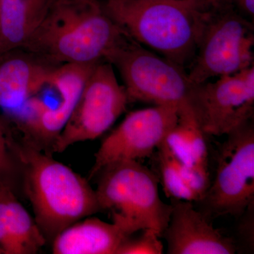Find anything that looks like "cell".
<instances>
[{"label":"cell","instance_id":"6da1fadb","mask_svg":"<svg viewBox=\"0 0 254 254\" xmlns=\"http://www.w3.org/2000/svg\"><path fill=\"white\" fill-rule=\"evenodd\" d=\"M9 145L23 174L35 220L46 240L101 211L96 192L86 179L26 140L18 142L12 133Z\"/></svg>","mask_w":254,"mask_h":254},{"label":"cell","instance_id":"7a4b0ae2","mask_svg":"<svg viewBox=\"0 0 254 254\" xmlns=\"http://www.w3.org/2000/svg\"><path fill=\"white\" fill-rule=\"evenodd\" d=\"M126 36L100 0H55L21 48L57 65L94 63Z\"/></svg>","mask_w":254,"mask_h":254},{"label":"cell","instance_id":"3957f363","mask_svg":"<svg viewBox=\"0 0 254 254\" xmlns=\"http://www.w3.org/2000/svg\"><path fill=\"white\" fill-rule=\"evenodd\" d=\"M210 1L100 0V2L127 36L187 71L194 57L205 6Z\"/></svg>","mask_w":254,"mask_h":254},{"label":"cell","instance_id":"277c9868","mask_svg":"<svg viewBox=\"0 0 254 254\" xmlns=\"http://www.w3.org/2000/svg\"><path fill=\"white\" fill-rule=\"evenodd\" d=\"M254 21L226 0H212L203 12L187 76L198 84L240 72L254 65Z\"/></svg>","mask_w":254,"mask_h":254},{"label":"cell","instance_id":"5b68a950","mask_svg":"<svg viewBox=\"0 0 254 254\" xmlns=\"http://www.w3.org/2000/svg\"><path fill=\"white\" fill-rule=\"evenodd\" d=\"M105 61L121 75L129 101L173 107L182 116L196 115L187 71L127 35Z\"/></svg>","mask_w":254,"mask_h":254},{"label":"cell","instance_id":"8992f818","mask_svg":"<svg viewBox=\"0 0 254 254\" xmlns=\"http://www.w3.org/2000/svg\"><path fill=\"white\" fill-rule=\"evenodd\" d=\"M95 190L102 210H110L113 220L133 233L144 229L163 236L168 226L172 204L159 194V177L139 161L112 164L103 168Z\"/></svg>","mask_w":254,"mask_h":254},{"label":"cell","instance_id":"52a82bcc","mask_svg":"<svg viewBox=\"0 0 254 254\" xmlns=\"http://www.w3.org/2000/svg\"><path fill=\"white\" fill-rule=\"evenodd\" d=\"M201 203L209 215L240 216L254 205L253 120L227 135L216 170Z\"/></svg>","mask_w":254,"mask_h":254},{"label":"cell","instance_id":"ba28073f","mask_svg":"<svg viewBox=\"0 0 254 254\" xmlns=\"http://www.w3.org/2000/svg\"><path fill=\"white\" fill-rule=\"evenodd\" d=\"M128 102L114 66L102 60L87 80L71 117L52 145V152L63 153L75 143L102 136L126 110Z\"/></svg>","mask_w":254,"mask_h":254},{"label":"cell","instance_id":"9c48e42d","mask_svg":"<svg viewBox=\"0 0 254 254\" xmlns=\"http://www.w3.org/2000/svg\"><path fill=\"white\" fill-rule=\"evenodd\" d=\"M178 120V110L164 105L128 113L102 142L88 179L112 164L149 158L165 141Z\"/></svg>","mask_w":254,"mask_h":254},{"label":"cell","instance_id":"30bf717a","mask_svg":"<svg viewBox=\"0 0 254 254\" xmlns=\"http://www.w3.org/2000/svg\"><path fill=\"white\" fill-rule=\"evenodd\" d=\"M193 105L202 129L210 136H227L253 120L254 64L215 81L193 84Z\"/></svg>","mask_w":254,"mask_h":254},{"label":"cell","instance_id":"8fae6325","mask_svg":"<svg viewBox=\"0 0 254 254\" xmlns=\"http://www.w3.org/2000/svg\"><path fill=\"white\" fill-rule=\"evenodd\" d=\"M68 63L60 65L52 75L49 85L60 93L59 104H47L23 139L44 150L52 145L71 117L80 95L97 64Z\"/></svg>","mask_w":254,"mask_h":254},{"label":"cell","instance_id":"7c38bea8","mask_svg":"<svg viewBox=\"0 0 254 254\" xmlns=\"http://www.w3.org/2000/svg\"><path fill=\"white\" fill-rule=\"evenodd\" d=\"M172 212L163 236L169 254H232L233 241L222 235L195 210L192 202L173 200Z\"/></svg>","mask_w":254,"mask_h":254},{"label":"cell","instance_id":"4fadbf2b","mask_svg":"<svg viewBox=\"0 0 254 254\" xmlns=\"http://www.w3.org/2000/svg\"><path fill=\"white\" fill-rule=\"evenodd\" d=\"M60 65L23 48L0 55V109L9 116L34 97Z\"/></svg>","mask_w":254,"mask_h":254},{"label":"cell","instance_id":"5bb4252c","mask_svg":"<svg viewBox=\"0 0 254 254\" xmlns=\"http://www.w3.org/2000/svg\"><path fill=\"white\" fill-rule=\"evenodd\" d=\"M133 234L116 220L108 223L98 218L81 219L53 239L52 251L54 254H116Z\"/></svg>","mask_w":254,"mask_h":254},{"label":"cell","instance_id":"9a60e30c","mask_svg":"<svg viewBox=\"0 0 254 254\" xmlns=\"http://www.w3.org/2000/svg\"><path fill=\"white\" fill-rule=\"evenodd\" d=\"M46 238L13 188L0 184V250L3 254H36Z\"/></svg>","mask_w":254,"mask_h":254},{"label":"cell","instance_id":"2e32d148","mask_svg":"<svg viewBox=\"0 0 254 254\" xmlns=\"http://www.w3.org/2000/svg\"><path fill=\"white\" fill-rule=\"evenodd\" d=\"M55 0H0V55L21 48Z\"/></svg>","mask_w":254,"mask_h":254},{"label":"cell","instance_id":"e0dca14e","mask_svg":"<svg viewBox=\"0 0 254 254\" xmlns=\"http://www.w3.org/2000/svg\"><path fill=\"white\" fill-rule=\"evenodd\" d=\"M160 182L167 196L173 200L200 202L208 190L210 180L187 168L175 156L165 142L156 150Z\"/></svg>","mask_w":254,"mask_h":254},{"label":"cell","instance_id":"ac0fdd59","mask_svg":"<svg viewBox=\"0 0 254 254\" xmlns=\"http://www.w3.org/2000/svg\"><path fill=\"white\" fill-rule=\"evenodd\" d=\"M206 136L196 116L179 115L178 123L165 142L179 161L210 180Z\"/></svg>","mask_w":254,"mask_h":254},{"label":"cell","instance_id":"d6986e66","mask_svg":"<svg viewBox=\"0 0 254 254\" xmlns=\"http://www.w3.org/2000/svg\"><path fill=\"white\" fill-rule=\"evenodd\" d=\"M138 236L128 237L122 244L116 254H162L163 242L160 235L154 230L144 229Z\"/></svg>","mask_w":254,"mask_h":254},{"label":"cell","instance_id":"ffe728a7","mask_svg":"<svg viewBox=\"0 0 254 254\" xmlns=\"http://www.w3.org/2000/svg\"><path fill=\"white\" fill-rule=\"evenodd\" d=\"M11 131L6 122L0 118V184L9 185L13 188L18 165L16 157L9 145Z\"/></svg>","mask_w":254,"mask_h":254},{"label":"cell","instance_id":"44dd1931","mask_svg":"<svg viewBox=\"0 0 254 254\" xmlns=\"http://www.w3.org/2000/svg\"><path fill=\"white\" fill-rule=\"evenodd\" d=\"M251 21L254 19V0H226Z\"/></svg>","mask_w":254,"mask_h":254}]
</instances>
